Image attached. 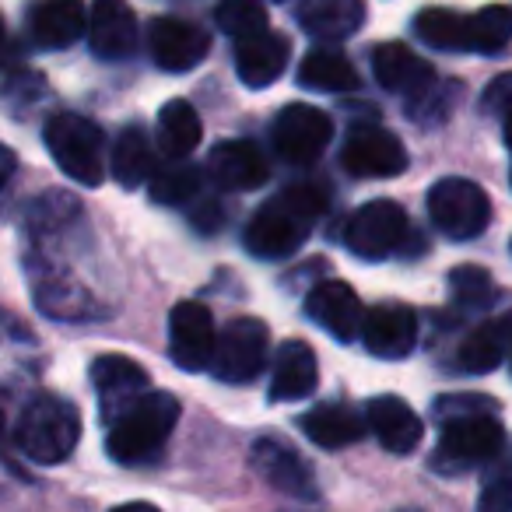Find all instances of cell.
I'll use <instances>...</instances> for the list:
<instances>
[{"instance_id":"6da1fadb","label":"cell","mask_w":512,"mask_h":512,"mask_svg":"<svg viewBox=\"0 0 512 512\" xmlns=\"http://www.w3.org/2000/svg\"><path fill=\"white\" fill-rule=\"evenodd\" d=\"M323 211H327V190L320 183H292L249 218L246 235H242L246 249L256 260L292 256L309 239Z\"/></svg>"},{"instance_id":"7a4b0ae2","label":"cell","mask_w":512,"mask_h":512,"mask_svg":"<svg viewBox=\"0 0 512 512\" xmlns=\"http://www.w3.org/2000/svg\"><path fill=\"white\" fill-rule=\"evenodd\" d=\"M176 421H179V400L165 390H148L127 411H120L113 418L106 435L109 456L116 463H127V467L148 463L169 442Z\"/></svg>"},{"instance_id":"3957f363","label":"cell","mask_w":512,"mask_h":512,"mask_svg":"<svg viewBox=\"0 0 512 512\" xmlns=\"http://www.w3.org/2000/svg\"><path fill=\"white\" fill-rule=\"evenodd\" d=\"M78 439H81L78 411H74L71 400L53 397V393H43L32 404H25L15 428L18 453H25L32 463H43V467L64 463L74 453Z\"/></svg>"},{"instance_id":"277c9868","label":"cell","mask_w":512,"mask_h":512,"mask_svg":"<svg viewBox=\"0 0 512 512\" xmlns=\"http://www.w3.org/2000/svg\"><path fill=\"white\" fill-rule=\"evenodd\" d=\"M46 148L53 162L81 186H102L106 183V134L92 120L78 113H57L46 120Z\"/></svg>"},{"instance_id":"5b68a950","label":"cell","mask_w":512,"mask_h":512,"mask_svg":"<svg viewBox=\"0 0 512 512\" xmlns=\"http://www.w3.org/2000/svg\"><path fill=\"white\" fill-rule=\"evenodd\" d=\"M505 446V428L495 414H474L442 425L439 446L432 453L435 474H467V470L491 463Z\"/></svg>"},{"instance_id":"8992f818","label":"cell","mask_w":512,"mask_h":512,"mask_svg":"<svg viewBox=\"0 0 512 512\" xmlns=\"http://www.w3.org/2000/svg\"><path fill=\"white\" fill-rule=\"evenodd\" d=\"M428 218L446 239H477L491 221L488 193L474 179L446 176L428 190Z\"/></svg>"},{"instance_id":"52a82bcc","label":"cell","mask_w":512,"mask_h":512,"mask_svg":"<svg viewBox=\"0 0 512 512\" xmlns=\"http://www.w3.org/2000/svg\"><path fill=\"white\" fill-rule=\"evenodd\" d=\"M411 239L407 211L393 200H369L344 225V246L362 260H386Z\"/></svg>"},{"instance_id":"ba28073f","label":"cell","mask_w":512,"mask_h":512,"mask_svg":"<svg viewBox=\"0 0 512 512\" xmlns=\"http://www.w3.org/2000/svg\"><path fill=\"white\" fill-rule=\"evenodd\" d=\"M267 351H271V337L267 327L253 316H239V320L225 323L214 344V362L211 372L221 383H253L267 365Z\"/></svg>"},{"instance_id":"9c48e42d","label":"cell","mask_w":512,"mask_h":512,"mask_svg":"<svg viewBox=\"0 0 512 512\" xmlns=\"http://www.w3.org/2000/svg\"><path fill=\"white\" fill-rule=\"evenodd\" d=\"M274 148L288 165H313L334 137V120L309 102H288L271 127Z\"/></svg>"},{"instance_id":"30bf717a","label":"cell","mask_w":512,"mask_h":512,"mask_svg":"<svg viewBox=\"0 0 512 512\" xmlns=\"http://www.w3.org/2000/svg\"><path fill=\"white\" fill-rule=\"evenodd\" d=\"M249 463L256 467V474L264 477L274 491L292 495L299 502H316V474L306 463V456L292 446V442L278 439V435H260L249 449Z\"/></svg>"},{"instance_id":"8fae6325","label":"cell","mask_w":512,"mask_h":512,"mask_svg":"<svg viewBox=\"0 0 512 512\" xmlns=\"http://www.w3.org/2000/svg\"><path fill=\"white\" fill-rule=\"evenodd\" d=\"M341 165L358 179H390L407 169V151L400 137H393L386 127L362 123V127H351L344 137Z\"/></svg>"},{"instance_id":"7c38bea8","label":"cell","mask_w":512,"mask_h":512,"mask_svg":"<svg viewBox=\"0 0 512 512\" xmlns=\"http://www.w3.org/2000/svg\"><path fill=\"white\" fill-rule=\"evenodd\" d=\"M214 344H218V327L214 316L200 302H179L169 316V355L183 372L211 369Z\"/></svg>"},{"instance_id":"4fadbf2b","label":"cell","mask_w":512,"mask_h":512,"mask_svg":"<svg viewBox=\"0 0 512 512\" xmlns=\"http://www.w3.org/2000/svg\"><path fill=\"white\" fill-rule=\"evenodd\" d=\"M148 50L162 71L183 74L204 64L207 50H211V36L186 18H155L148 29Z\"/></svg>"},{"instance_id":"5bb4252c","label":"cell","mask_w":512,"mask_h":512,"mask_svg":"<svg viewBox=\"0 0 512 512\" xmlns=\"http://www.w3.org/2000/svg\"><path fill=\"white\" fill-rule=\"evenodd\" d=\"M306 316L341 344L362 337V323H365L362 299L344 281H320L306 295Z\"/></svg>"},{"instance_id":"9a60e30c","label":"cell","mask_w":512,"mask_h":512,"mask_svg":"<svg viewBox=\"0 0 512 512\" xmlns=\"http://www.w3.org/2000/svg\"><path fill=\"white\" fill-rule=\"evenodd\" d=\"M137 15L127 0H95L88 11V46L99 60H127L137 50Z\"/></svg>"},{"instance_id":"2e32d148","label":"cell","mask_w":512,"mask_h":512,"mask_svg":"<svg viewBox=\"0 0 512 512\" xmlns=\"http://www.w3.org/2000/svg\"><path fill=\"white\" fill-rule=\"evenodd\" d=\"M362 341L369 355L386 358V362L407 358L418 344V316L400 302H383V306L365 313Z\"/></svg>"},{"instance_id":"e0dca14e","label":"cell","mask_w":512,"mask_h":512,"mask_svg":"<svg viewBox=\"0 0 512 512\" xmlns=\"http://www.w3.org/2000/svg\"><path fill=\"white\" fill-rule=\"evenodd\" d=\"M207 176L221 190H260L271 179V165L253 141H221L207 155Z\"/></svg>"},{"instance_id":"ac0fdd59","label":"cell","mask_w":512,"mask_h":512,"mask_svg":"<svg viewBox=\"0 0 512 512\" xmlns=\"http://www.w3.org/2000/svg\"><path fill=\"white\" fill-rule=\"evenodd\" d=\"M372 74L386 92L407 95V102L435 85V71L425 57L407 50L404 43H383L372 50Z\"/></svg>"},{"instance_id":"d6986e66","label":"cell","mask_w":512,"mask_h":512,"mask_svg":"<svg viewBox=\"0 0 512 512\" xmlns=\"http://www.w3.org/2000/svg\"><path fill=\"white\" fill-rule=\"evenodd\" d=\"M29 36L43 50H64L88 36V11L81 0H36L29 8Z\"/></svg>"},{"instance_id":"ffe728a7","label":"cell","mask_w":512,"mask_h":512,"mask_svg":"<svg viewBox=\"0 0 512 512\" xmlns=\"http://www.w3.org/2000/svg\"><path fill=\"white\" fill-rule=\"evenodd\" d=\"M365 425L372 428L379 446L397 456L414 453L421 435H425V425L414 414V407L400 397H372L369 407H365Z\"/></svg>"},{"instance_id":"44dd1931","label":"cell","mask_w":512,"mask_h":512,"mask_svg":"<svg viewBox=\"0 0 512 512\" xmlns=\"http://www.w3.org/2000/svg\"><path fill=\"white\" fill-rule=\"evenodd\" d=\"M292 43L278 32H260L253 39L235 43V74L246 88H267L285 74Z\"/></svg>"},{"instance_id":"7402d4cb","label":"cell","mask_w":512,"mask_h":512,"mask_svg":"<svg viewBox=\"0 0 512 512\" xmlns=\"http://www.w3.org/2000/svg\"><path fill=\"white\" fill-rule=\"evenodd\" d=\"M92 386L99 390L106 418H116V414L127 411L137 397L148 393V372L123 355H102V358H95V365H92Z\"/></svg>"},{"instance_id":"603a6c76","label":"cell","mask_w":512,"mask_h":512,"mask_svg":"<svg viewBox=\"0 0 512 512\" xmlns=\"http://www.w3.org/2000/svg\"><path fill=\"white\" fill-rule=\"evenodd\" d=\"M295 22L320 43H341L365 25V0H299Z\"/></svg>"},{"instance_id":"cb8c5ba5","label":"cell","mask_w":512,"mask_h":512,"mask_svg":"<svg viewBox=\"0 0 512 512\" xmlns=\"http://www.w3.org/2000/svg\"><path fill=\"white\" fill-rule=\"evenodd\" d=\"M512 355V309H505L502 316H491L481 327H474L463 337L460 351H456V362L470 376H484V372H495L505 358Z\"/></svg>"},{"instance_id":"d4e9b609","label":"cell","mask_w":512,"mask_h":512,"mask_svg":"<svg viewBox=\"0 0 512 512\" xmlns=\"http://www.w3.org/2000/svg\"><path fill=\"white\" fill-rule=\"evenodd\" d=\"M320 383V369H316V355L306 341H285L274 358V376H271V400L274 404H292V400H306Z\"/></svg>"},{"instance_id":"484cf974","label":"cell","mask_w":512,"mask_h":512,"mask_svg":"<svg viewBox=\"0 0 512 512\" xmlns=\"http://www.w3.org/2000/svg\"><path fill=\"white\" fill-rule=\"evenodd\" d=\"M155 144H151L144 127H123L113 137V151H109V172L120 186L134 190V186L148 183L155 176Z\"/></svg>"},{"instance_id":"4316f807","label":"cell","mask_w":512,"mask_h":512,"mask_svg":"<svg viewBox=\"0 0 512 512\" xmlns=\"http://www.w3.org/2000/svg\"><path fill=\"white\" fill-rule=\"evenodd\" d=\"M365 418L348 404H320L302 418V432L320 449H344L365 435Z\"/></svg>"},{"instance_id":"83f0119b","label":"cell","mask_w":512,"mask_h":512,"mask_svg":"<svg viewBox=\"0 0 512 512\" xmlns=\"http://www.w3.org/2000/svg\"><path fill=\"white\" fill-rule=\"evenodd\" d=\"M204 137V123L200 113L193 109V102L172 99L158 113V148L169 162H183L186 155H193V148Z\"/></svg>"},{"instance_id":"f1b7e54d","label":"cell","mask_w":512,"mask_h":512,"mask_svg":"<svg viewBox=\"0 0 512 512\" xmlns=\"http://www.w3.org/2000/svg\"><path fill=\"white\" fill-rule=\"evenodd\" d=\"M299 85L313 88V92L323 95H341V92H355L358 88V71L344 53L330 50V46H320V50L306 53L299 67Z\"/></svg>"},{"instance_id":"f546056e","label":"cell","mask_w":512,"mask_h":512,"mask_svg":"<svg viewBox=\"0 0 512 512\" xmlns=\"http://www.w3.org/2000/svg\"><path fill=\"white\" fill-rule=\"evenodd\" d=\"M414 32L425 46L432 50H446V53H460L470 50V18L456 15L446 8H425L414 18Z\"/></svg>"},{"instance_id":"4dcf8cb0","label":"cell","mask_w":512,"mask_h":512,"mask_svg":"<svg viewBox=\"0 0 512 512\" xmlns=\"http://www.w3.org/2000/svg\"><path fill=\"white\" fill-rule=\"evenodd\" d=\"M151 183V200L155 204H190V200L200 197V186H204V172L190 162H165L155 169V176L148 179Z\"/></svg>"},{"instance_id":"1f68e13d","label":"cell","mask_w":512,"mask_h":512,"mask_svg":"<svg viewBox=\"0 0 512 512\" xmlns=\"http://www.w3.org/2000/svg\"><path fill=\"white\" fill-rule=\"evenodd\" d=\"M36 302L46 316H57V320H92L95 302L92 295L81 285H71L64 278H46L36 288Z\"/></svg>"},{"instance_id":"d6a6232c","label":"cell","mask_w":512,"mask_h":512,"mask_svg":"<svg viewBox=\"0 0 512 512\" xmlns=\"http://www.w3.org/2000/svg\"><path fill=\"white\" fill-rule=\"evenodd\" d=\"M81 218V204L64 190H50L32 204L29 228L36 239H57L64 228H71Z\"/></svg>"},{"instance_id":"836d02e7","label":"cell","mask_w":512,"mask_h":512,"mask_svg":"<svg viewBox=\"0 0 512 512\" xmlns=\"http://www.w3.org/2000/svg\"><path fill=\"white\" fill-rule=\"evenodd\" d=\"M512 43V8L488 4L477 15H470V50L474 53H498Z\"/></svg>"},{"instance_id":"e575fe53","label":"cell","mask_w":512,"mask_h":512,"mask_svg":"<svg viewBox=\"0 0 512 512\" xmlns=\"http://www.w3.org/2000/svg\"><path fill=\"white\" fill-rule=\"evenodd\" d=\"M214 22H218V29L228 39L242 43V39H253L260 32H267V11L256 0H221L218 11H214Z\"/></svg>"},{"instance_id":"d590c367","label":"cell","mask_w":512,"mask_h":512,"mask_svg":"<svg viewBox=\"0 0 512 512\" xmlns=\"http://www.w3.org/2000/svg\"><path fill=\"white\" fill-rule=\"evenodd\" d=\"M449 295H453V306L460 309H484L495 299V281L484 267L463 264L449 271Z\"/></svg>"},{"instance_id":"8d00e7d4","label":"cell","mask_w":512,"mask_h":512,"mask_svg":"<svg viewBox=\"0 0 512 512\" xmlns=\"http://www.w3.org/2000/svg\"><path fill=\"white\" fill-rule=\"evenodd\" d=\"M498 404L491 397H481V393H453V397H439L435 400V418L446 425V421L456 418H474V414H495Z\"/></svg>"},{"instance_id":"74e56055","label":"cell","mask_w":512,"mask_h":512,"mask_svg":"<svg viewBox=\"0 0 512 512\" xmlns=\"http://www.w3.org/2000/svg\"><path fill=\"white\" fill-rule=\"evenodd\" d=\"M456 95H460V88H456V85H439V81H435L428 92H421L418 99H411L407 106H411L414 120L432 123V120H442V116H449V106H453Z\"/></svg>"},{"instance_id":"f35d334b","label":"cell","mask_w":512,"mask_h":512,"mask_svg":"<svg viewBox=\"0 0 512 512\" xmlns=\"http://www.w3.org/2000/svg\"><path fill=\"white\" fill-rule=\"evenodd\" d=\"M43 92H46V85H43V78H39V74H15V78L4 81V92H0V99L8 102V106H15V109L18 106L29 109Z\"/></svg>"},{"instance_id":"ab89813d","label":"cell","mask_w":512,"mask_h":512,"mask_svg":"<svg viewBox=\"0 0 512 512\" xmlns=\"http://www.w3.org/2000/svg\"><path fill=\"white\" fill-rule=\"evenodd\" d=\"M477 512H512V474L491 477L477 498Z\"/></svg>"},{"instance_id":"60d3db41","label":"cell","mask_w":512,"mask_h":512,"mask_svg":"<svg viewBox=\"0 0 512 512\" xmlns=\"http://www.w3.org/2000/svg\"><path fill=\"white\" fill-rule=\"evenodd\" d=\"M481 106L484 113H512V74H498L495 81H488L481 95Z\"/></svg>"},{"instance_id":"b9f144b4","label":"cell","mask_w":512,"mask_h":512,"mask_svg":"<svg viewBox=\"0 0 512 512\" xmlns=\"http://www.w3.org/2000/svg\"><path fill=\"white\" fill-rule=\"evenodd\" d=\"M193 225H197L200 232H214L218 225H225V214H221L218 204H211V200H207V204L200 207L197 214H193Z\"/></svg>"},{"instance_id":"7bdbcfd3","label":"cell","mask_w":512,"mask_h":512,"mask_svg":"<svg viewBox=\"0 0 512 512\" xmlns=\"http://www.w3.org/2000/svg\"><path fill=\"white\" fill-rule=\"evenodd\" d=\"M15 172H18V158H15V151L8 148V144H0V190L15 179Z\"/></svg>"},{"instance_id":"ee69618b","label":"cell","mask_w":512,"mask_h":512,"mask_svg":"<svg viewBox=\"0 0 512 512\" xmlns=\"http://www.w3.org/2000/svg\"><path fill=\"white\" fill-rule=\"evenodd\" d=\"M109 512H162V509L151 502H127V505H116V509H109Z\"/></svg>"},{"instance_id":"f6af8a7d","label":"cell","mask_w":512,"mask_h":512,"mask_svg":"<svg viewBox=\"0 0 512 512\" xmlns=\"http://www.w3.org/2000/svg\"><path fill=\"white\" fill-rule=\"evenodd\" d=\"M502 134H505V148L512 151V113L505 116V127H502Z\"/></svg>"},{"instance_id":"bcb514c9","label":"cell","mask_w":512,"mask_h":512,"mask_svg":"<svg viewBox=\"0 0 512 512\" xmlns=\"http://www.w3.org/2000/svg\"><path fill=\"white\" fill-rule=\"evenodd\" d=\"M4 46H8V32H4V18H0V53H4Z\"/></svg>"},{"instance_id":"7dc6e473","label":"cell","mask_w":512,"mask_h":512,"mask_svg":"<svg viewBox=\"0 0 512 512\" xmlns=\"http://www.w3.org/2000/svg\"><path fill=\"white\" fill-rule=\"evenodd\" d=\"M404 512H418V509H404Z\"/></svg>"}]
</instances>
